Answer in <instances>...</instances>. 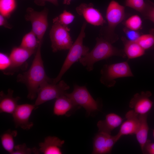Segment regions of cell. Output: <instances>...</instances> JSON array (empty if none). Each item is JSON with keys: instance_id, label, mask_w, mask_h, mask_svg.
<instances>
[{"instance_id": "cell-1", "label": "cell", "mask_w": 154, "mask_h": 154, "mask_svg": "<svg viewBox=\"0 0 154 154\" xmlns=\"http://www.w3.org/2000/svg\"><path fill=\"white\" fill-rule=\"evenodd\" d=\"M42 42H40L34 58L29 69L26 72L19 74L17 81L25 84L28 91L27 98L31 100L37 96L39 88L44 83L52 82L53 79L46 74L42 58L41 48Z\"/></svg>"}, {"instance_id": "cell-2", "label": "cell", "mask_w": 154, "mask_h": 154, "mask_svg": "<svg viewBox=\"0 0 154 154\" xmlns=\"http://www.w3.org/2000/svg\"><path fill=\"white\" fill-rule=\"evenodd\" d=\"M96 40V43L93 49L79 61L88 71L93 70L94 64L100 60L114 56L123 58L126 57L123 50L114 46L112 43L104 37H97Z\"/></svg>"}, {"instance_id": "cell-3", "label": "cell", "mask_w": 154, "mask_h": 154, "mask_svg": "<svg viewBox=\"0 0 154 154\" xmlns=\"http://www.w3.org/2000/svg\"><path fill=\"white\" fill-rule=\"evenodd\" d=\"M86 26L85 22H83L80 32L69 50V51L57 76L53 79V82L57 83L60 81L64 74L75 62L79 61L83 56L89 52V48L83 44L85 37V30Z\"/></svg>"}, {"instance_id": "cell-4", "label": "cell", "mask_w": 154, "mask_h": 154, "mask_svg": "<svg viewBox=\"0 0 154 154\" xmlns=\"http://www.w3.org/2000/svg\"><path fill=\"white\" fill-rule=\"evenodd\" d=\"M100 82L108 88L114 87L115 80L121 78L134 76L127 61L105 64L101 70Z\"/></svg>"}, {"instance_id": "cell-5", "label": "cell", "mask_w": 154, "mask_h": 154, "mask_svg": "<svg viewBox=\"0 0 154 154\" xmlns=\"http://www.w3.org/2000/svg\"><path fill=\"white\" fill-rule=\"evenodd\" d=\"M125 7L116 1L112 0L109 3L106 11V18L108 26L102 30L103 37L112 43L116 39L114 36V29L124 19L125 17Z\"/></svg>"}, {"instance_id": "cell-6", "label": "cell", "mask_w": 154, "mask_h": 154, "mask_svg": "<svg viewBox=\"0 0 154 154\" xmlns=\"http://www.w3.org/2000/svg\"><path fill=\"white\" fill-rule=\"evenodd\" d=\"M70 31V29L68 26L53 21L49 36L53 52L70 49L73 43L69 33Z\"/></svg>"}, {"instance_id": "cell-7", "label": "cell", "mask_w": 154, "mask_h": 154, "mask_svg": "<svg viewBox=\"0 0 154 154\" xmlns=\"http://www.w3.org/2000/svg\"><path fill=\"white\" fill-rule=\"evenodd\" d=\"M65 94L76 105L83 108L88 115L99 110L98 104L85 86L75 84L73 91Z\"/></svg>"}, {"instance_id": "cell-8", "label": "cell", "mask_w": 154, "mask_h": 154, "mask_svg": "<svg viewBox=\"0 0 154 154\" xmlns=\"http://www.w3.org/2000/svg\"><path fill=\"white\" fill-rule=\"evenodd\" d=\"M69 88V86L63 80H60L57 83L53 82H46L39 89L35 104L37 106L46 102L56 99L64 94Z\"/></svg>"}, {"instance_id": "cell-9", "label": "cell", "mask_w": 154, "mask_h": 154, "mask_svg": "<svg viewBox=\"0 0 154 154\" xmlns=\"http://www.w3.org/2000/svg\"><path fill=\"white\" fill-rule=\"evenodd\" d=\"M48 10L46 8L40 11H37L29 7L26 9L25 19L31 23V30L36 35L39 42H42L48 27Z\"/></svg>"}, {"instance_id": "cell-10", "label": "cell", "mask_w": 154, "mask_h": 154, "mask_svg": "<svg viewBox=\"0 0 154 154\" xmlns=\"http://www.w3.org/2000/svg\"><path fill=\"white\" fill-rule=\"evenodd\" d=\"M37 107L35 104L18 105L12 114L15 127H19L25 130L30 129L33 127V123L29 121V118L33 110Z\"/></svg>"}, {"instance_id": "cell-11", "label": "cell", "mask_w": 154, "mask_h": 154, "mask_svg": "<svg viewBox=\"0 0 154 154\" xmlns=\"http://www.w3.org/2000/svg\"><path fill=\"white\" fill-rule=\"evenodd\" d=\"M118 140L116 135L112 136L99 132L94 139L92 154L110 153L114 144Z\"/></svg>"}, {"instance_id": "cell-12", "label": "cell", "mask_w": 154, "mask_h": 154, "mask_svg": "<svg viewBox=\"0 0 154 154\" xmlns=\"http://www.w3.org/2000/svg\"><path fill=\"white\" fill-rule=\"evenodd\" d=\"M77 13L82 16L86 22L95 26L103 25L106 21L101 13L94 7L93 3L80 4L76 9Z\"/></svg>"}, {"instance_id": "cell-13", "label": "cell", "mask_w": 154, "mask_h": 154, "mask_svg": "<svg viewBox=\"0 0 154 154\" xmlns=\"http://www.w3.org/2000/svg\"><path fill=\"white\" fill-rule=\"evenodd\" d=\"M151 95L149 91H142L140 93L135 94L130 101L129 107L138 114H148L153 104L149 99Z\"/></svg>"}, {"instance_id": "cell-14", "label": "cell", "mask_w": 154, "mask_h": 154, "mask_svg": "<svg viewBox=\"0 0 154 154\" xmlns=\"http://www.w3.org/2000/svg\"><path fill=\"white\" fill-rule=\"evenodd\" d=\"M139 115L133 110L127 112L125 115L126 120L121 125L117 134L119 138L123 135L135 134L139 123Z\"/></svg>"}, {"instance_id": "cell-15", "label": "cell", "mask_w": 154, "mask_h": 154, "mask_svg": "<svg viewBox=\"0 0 154 154\" xmlns=\"http://www.w3.org/2000/svg\"><path fill=\"white\" fill-rule=\"evenodd\" d=\"M64 143V140L57 137L48 136L45 138L43 142L39 144L38 151L44 154H61V147Z\"/></svg>"}, {"instance_id": "cell-16", "label": "cell", "mask_w": 154, "mask_h": 154, "mask_svg": "<svg viewBox=\"0 0 154 154\" xmlns=\"http://www.w3.org/2000/svg\"><path fill=\"white\" fill-rule=\"evenodd\" d=\"M35 52V50H29L20 46L13 48L9 56L11 62L10 69L19 68Z\"/></svg>"}, {"instance_id": "cell-17", "label": "cell", "mask_w": 154, "mask_h": 154, "mask_svg": "<svg viewBox=\"0 0 154 154\" xmlns=\"http://www.w3.org/2000/svg\"><path fill=\"white\" fill-rule=\"evenodd\" d=\"M13 91L9 89L5 94L3 91L0 93V112L12 114L18 106L17 102L20 99L19 96H13Z\"/></svg>"}, {"instance_id": "cell-18", "label": "cell", "mask_w": 154, "mask_h": 154, "mask_svg": "<svg viewBox=\"0 0 154 154\" xmlns=\"http://www.w3.org/2000/svg\"><path fill=\"white\" fill-rule=\"evenodd\" d=\"M123 120L122 118L116 114H109L106 115L104 120L98 122L97 126L98 131L111 134L112 131L119 126Z\"/></svg>"}, {"instance_id": "cell-19", "label": "cell", "mask_w": 154, "mask_h": 154, "mask_svg": "<svg viewBox=\"0 0 154 154\" xmlns=\"http://www.w3.org/2000/svg\"><path fill=\"white\" fill-rule=\"evenodd\" d=\"M76 107H80L75 105L64 94L56 99L53 107V113L57 116H69L70 112Z\"/></svg>"}, {"instance_id": "cell-20", "label": "cell", "mask_w": 154, "mask_h": 154, "mask_svg": "<svg viewBox=\"0 0 154 154\" xmlns=\"http://www.w3.org/2000/svg\"><path fill=\"white\" fill-rule=\"evenodd\" d=\"M147 115L148 114L139 115V123L135 134L141 150L148 140L149 127L147 120Z\"/></svg>"}, {"instance_id": "cell-21", "label": "cell", "mask_w": 154, "mask_h": 154, "mask_svg": "<svg viewBox=\"0 0 154 154\" xmlns=\"http://www.w3.org/2000/svg\"><path fill=\"white\" fill-rule=\"evenodd\" d=\"M124 51L128 59H133L141 57L145 54V50L136 41H131L123 38Z\"/></svg>"}, {"instance_id": "cell-22", "label": "cell", "mask_w": 154, "mask_h": 154, "mask_svg": "<svg viewBox=\"0 0 154 154\" xmlns=\"http://www.w3.org/2000/svg\"><path fill=\"white\" fill-rule=\"evenodd\" d=\"M17 135L16 130L9 129L1 136V144L3 148L10 154H12L14 149V138Z\"/></svg>"}, {"instance_id": "cell-23", "label": "cell", "mask_w": 154, "mask_h": 154, "mask_svg": "<svg viewBox=\"0 0 154 154\" xmlns=\"http://www.w3.org/2000/svg\"><path fill=\"white\" fill-rule=\"evenodd\" d=\"M40 42L35 34L31 30L23 36L20 46L29 50H35Z\"/></svg>"}, {"instance_id": "cell-24", "label": "cell", "mask_w": 154, "mask_h": 154, "mask_svg": "<svg viewBox=\"0 0 154 154\" xmlns=\"http://www.w3.org/2000/svg\"><path fill=\"white\" fill-rule=\"evenodd\" d=\"M16 7V0H0V14L8 18Z\"/></svg>"}, {"instance_id": "cell-25", "label": "cell", "mask_w": 154, "mask_h": 154, "mask_svg": "<svg viewBox=\"0 0 154 154\" xmlns=\"http://www.w3.org/2000/svg\"><path fill=\"white\" fill-rule=\"evenodd\" d=\"M136 41L145 50L150 49L154 46V35L151 34L141 35Z\"/></svg>"}, {"instance_id": "cell-26", "label": "cell", "mask_w": 154, "mask_h": 154, "mask_svg": "<svg viewBox=\"0 0 154 154\" xmlns=\"http://www.w3.org/2000/svg\"><path fill=\"white\" fill-rule=\"evenodd\" d=\"M142 22L141 17L138 15H135L128 18L125 21L124 24L127 28L137 31L141 28Z\"/></svg>"}, {"instance_id": "cell-27", "label": "cell", "mask_w": 154, "mask_h": 154, "mask_svg": "<svg viewBox=\"0 0 154 154\" xmlns=\"http://www.w3.org/2000/svg\"><path fill=\"white\" fill-rule=\"evenodd\" d=\"M75 18V16L73 14L65 10L53 20L56 21L63 25L68 26L73 21Z\"/></svg>"}, {"instance_id": "cell-28", "label": "cell", "mask_w": 154, "mask_h": 154, "mask_svg": "<svg viewBox=\"0 0 154 154\" xmlns=\"http://www.w3.org/2000/svg\"><path fill=\"white\" fill-rule=\"evenodd\" d=\"M125 3L126 6L141 13L145 11L146 6L144 0H126Z\"/></svg>"}, {"instance_id": "cell-29", "label": "cell", "mask_w": 154, "mask_h": 154, "mask_svg": "<svg viewBox=\"0 0 154 154\" xmlns=\"http://www.w3.org/2000/svg\"><path fill=\"white\" fill-rule=\"evenodd\" d=\"M32 153L38 154L39 152L37 148H28L25 143H23L15 146L14 151L12 154H30Z\"/></svg>"}, {"instance_id": "cell-30", "label": "cell", "mask_w": 154, "mask_h": 154, "mask_svg": "<svg viewBox=\"0 0 154 154\" xmlns=\"http://www.w3.org/2000/svg\"><path fill=\"white\" fill-rule=\"evenodd\" d=\"M11 65V62L9 56L6 54L0 53V69L4 72L6 70L10 69Z\"/></svg>"}, {"instance_id": "cell-31", "label": "cell", "mask_w": 154, "mask_h": 154, "mask_svg": "<svg viewBox=\"0 0 154 154\" xmlns=\"http://www.w3.org/2000/svg\"><path fill=\"white\" fill-rule=\"evenodd\" d=\"M128 40L131 41H136L140 36L137 31L129 29L127 28L124 30Z\"/></svg>"}, {"instance_id": "cell-32", "label": "cell", "mask_w": 154, "mask_h": 154, "mask_svg": "<svg viewBox=\"0 0 154 154\" xmlns=\"http://www.w3.org/2000/svg\"><path fill=\"white\" fill-rule=\"evenodd\" d=\"M141 151L143 154H154V143L148 139Z\"/></svg>"}, {"instance_id": "cell-33", "label": "cell", "mask_w": 154, "mask_h": 154, "mask_svg": "<svg viewBox=\"0 0 154 154\" xmlns=\"http://www.w3.org/2000/svg\"><path fill=\"white\" fill-rule=\"evenodd\" d=\"M35 3L37 5L41 6H44L46 2H49L55 6L58 5V0H34Z\"/></svg>"}, {"instance_id": "cell-34", "label": "cell", "mask_w": 154, "mask_h": 154, "mask_svg": "<svg viewBox=\"0 0 154 154\" xmlns=\"http://www.w3.org/2000/svg\"><path fill=\"white\" fill-rule=\"evenodd\" d=\"M7 18L0 15V26L9 29H11L12 26L8 23Z\"/></svg>"}, {"instance_id": "cell-35", "label": "cell", "mask_w": 154, "mask_h": 154, "mask_svg": "<svg viewBox=\"0 0 154 154\" xmlns=\"http://www.w3.org/2000/svg\"><path fill=\"white\" fill-rule=\"evenodd\" d=\"M146 15L148 18L154 23V7L149 9Z\"/></svg>"}, {"instance_id": "cell-36", "label": "cell", "mask_w": 154, "mask_h": 154, "mask_svg": "<svg viewBox=\"0 0 154 154\" xmlns=\"http://www.w3.org/2000/svg\"><path fill=\"white\" fill-rule=\"evenodd\" d=\"M72 0H64L63 3L64 4L69 5L70 3L71 2Z\"/></svg>"}, {"instance_id": "cell-37", "label": "cell", "mask_w": 154, "mask_h": 154, "mask_svg": "<svg viewBox=\"0 0 154 154\" xmlns=\"http://www.w3.org/2000/svg\"><path fill=\"white\" fill-rule=\"evenodd\" d=\"M153 137H154V129L153 130Z\"/></svg>"}]
</instances>
